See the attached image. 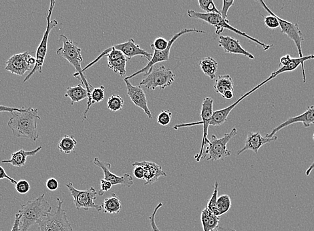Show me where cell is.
I'll return each mask as SVG.
<instances>
[{
    "label": "cell",
    "instance_id": "cell-1",
    "mask_svg": "<svg viewBox=\"0 0 314 231\" xmlns=\"http://www.w3.org/2000/svg\"><path fill=\"white\" fill-rule=\"evenodd\" d=\"M8 121V126L11 129L13 135L19 138H25L37 141L39 139L38 131V110L29 107L21 111H14Z\"/></svg>",
    "mask_w": 314,
    "mask_h": 231
},
{
    "label": "cell",
    "instance_id": "cell-2",
    "mask_svg": "<svg viewBox=\"0 0 314 231\" xmlns=\"http://www.w3.org/2000/svg\"><path fill=\"white\" fill-rule=\"evenodd\" d=\"M52 207L45 199V194H42L34 199L28 201L25 204L21 205L20 231H27L38 220L51 213Z\"/></svg>",
    "mask_w": 314,
    "mask_h": 231
},
{
    "label": "cell",
    "instance_id": "cell-3",
    "mask_svg": "<svg viewBox=\"0 0 314 231\" xmlns=\"http://www.w3.org/2000/svg\"><path fill=\"white\" fill-rule=\"evenodd\" d=\"M59 42L62 43L63 46L59 48L56 51V54L61 58L67 59L68 61L76 70L75 73L73 74L74 77L78 78L82 82V84L86 87V90L88 93V98L90 99L91 92L94 88L92 85L89 84L87 81L86 77L82 72L81 63L83 61L81 52L82 49L79 48L76 43H74L72 40L68 39L67 36L65 35H60L59 37Z\"/></svg>",
    "mask_w": 314,
    "mask_h": 231
},
{
    "label": "cell",
    "instance_id": "cell-4",
    "mask_svg": "<svg viewBox=\"0 0 314 231\" xmlns=\"http://www.w3.org/2000/svg\"><path fill=\"white\" fill-rule=\"evenodd\" d=\"M187 15L190 18L204 21L208 24L215 27L216 28L215 33L217 35H220L224 31V29H228V30L233 31V32L236 33L237 35L247 38V39L254 42V43L258 44V45L262 47L264 51L268 50L269 49L273 46V44L268 45V44L263 43V42L259 41L258 40L252 37V36L247 34V33L235 28V27H233L232 25L230 24V21L224 20L220 14H213V13L207 14V13L198 12L195 11V10H189Z\"/></svg>",
    "mask_w": 314,
    "mask_h": 231
},
{
    "label": "cell",
    "instance_id": "cell-5",
    "mask_svg": "<svg viewBox=\"0 0 314 231\" xmlns=\"http://www.w3.org/2000/svg\"><path fill=\"white\" fill-rule=\"evenodd\" d=\"M58 206L54 213H49L38 220V231H74L68 219L67 212L62 208L64 201L57 198Z\"/></svg>",
    "mask_w": 314,
    "mask_h": 231
},
{
    "label": "cell",
    "instance_id": "cell-6",
    "mask_svg": "<svg viewBox=\"0 0 314 231\" xmlns=\"http://www.w3.org/2000/svg\"><path fill=\"white\" fill-rule=\"evenodd\" d=\"M175 80V74L171 69L167 68L163 65H154L139 83V86H144L148 90L152 91L157 88L165 90L167 87L171 86Z\"/></svg>",
    "mask_w": 314,
    "mask_h": 231
},
{
    "label": "cell",
    "instance_id": "cell-7",
    "mask_svg": "<svg viewBox=\"0 0 314 231\" xmlns=\"http://www.w3.org/2000/svg\"><path fill=\"white\" fill-rule=\"evenodd\" d=\"M56 4L55 0H52L50 2V7H49L47 10V16H46V20H47V26L45 32L42 37V41L40 42L39 46L38 47L37 53H36V60H37V63H36L35 67L31 70L28 75H27L25 78L24 83L28 81L30 79L32 76L36 73V72H39L42 73V68H43V65L44 61H45L46 54H47L48 51V40L49 35H50V31L52 29H54L57 25L58 24V22L56 20H51V17L53 12V10Z\"/></svg>",
    "mask_w": 314,
    "mask_h": 231
},
{
    "label": "cell",
    "instance_id": "cell-8",
    "mask_svg": "<svg viewBox=\"0 0 314 231\" xmlns=\"http://www.w3.org/2000/svg\"><path fill=\"white\" fill-rule=\"evenodd\" d=\"M237 130L236 128L231 129L230 133H226L222 138H217V136L213 135L210 140L209 145L203 152L201 161L204 160L208 156L207 161L224 160L225 159L230 156L231 150L228 149L227 145L231 139L236 136Z\"/></svg>",
    "mask_w": 314,
    "mask_h": 231
},
{
    "label": "cell",
    "instance_id": "cell-9",
    "mask_svg": "<svg viewBox=\"0 0 314 231\" xmlns=\"http://www.w3.org/2000/svg\"><path fill=\"white\" fill-rule=\"evenodd\" d=\"M213 99L211 97H205L203 99L202 105H201V117L202 120L199 122L186 123V124H181L176 125L174 126V129L177 130L179 128L182 127H189L195 126H199V125H203V133L202 144L200 152L199 153L195 155L194 159L197 162H201L203 152H204V147L206 144L210 143V140L208 139V129H209V123L211 121V117L213 113Z\"/></svg>",
    "mask_w": 314,
    "mask_h": 231
},
{
    "label": "cell",
    "instance_id": "cell-10",
    "mask_svg": "<svg viewBox=\"0 0 314 231\" xmlns=\"http://www.w3.org/2000/svg\"><path fill=\"white\" fill-rule=\"evenodd\" d=\"M68 189L73 197L74 205L76 209H83L88 211L89 209H96L98 212L103 211L101 205H97L95 203L98 196V192L94 187H90L87 190H78L74 187L73 183L67 184Z\"/></svg>",
    "mask_w": 314,
    "mask_h": 231
},
{
    "label": "cell",
    "instance_id": "cell-11",
    "mask_svg": "<svg viewBox=\"0 0 314 231\" xmlns=\"http://www.w3.org/2000/svg\"><path fill=\"white\" fill-rule=\"evenodd\" d=\"M205 33V31L200 30V29H197L196 28H190V29H183L179 32L175 33L173 36L171 40L169 41V46L167 47L166 50L164 51H157L154 50V54H152V58L151 60L148 62V64L146 65L144 68L139 70V71H136L135 73L132 74V75L127 76L125 77L127 80H130L132 79L135 76L139 75V74L145 73H147L148 71L151 67L155 65L156 63L163 62V61H168L169 59L170 53H171V50L173 44L175 43L176 40L179 39L182 35L186 34L189 33Z\"/></svg>",
    "mask_w": 314,
    "mask_h": 231
},
{
    "label": "cell",
    "instance_id": "cell-12",
    "mask_svg": "<svg viewBox=\"0 0 314 231\" xmlns=\"http://www.w3.org/2000/svg\"><path fill=\"white\" fill-rule=\"evenodd\" d=\"M275 78L274 75H271L267 80L261 83L260 84L258 85L256 87H255V88L252 89V90H250L249 92L246 93L245 94L242 95L240 98L237 99L232 105L226 108H224V109L213 111V115H212L211 121H210L209 126L217 127L224 125L225 123H226L227 121H228V118L229 115H230L231 112L233 111V109H234L239 103H241L246 97L249 96L252 93L256 92L259 88H262V87L264 86L265 84H266L267 82L270 81V80H273V78Z\"/></svg>",
    "mask_w": 314,
    "mask_h": 231
},
{
    "label": "cell",
    "instance_id": "cell-13",
    "mask_svg": "<svg viewBox=\"0 0 314 231\" xmlns=\"http://www.w3.org/2000/svg\"><path fill=\"white\" fill-rule=\"evenodd\" d=\"M94 164L99 167L103 171L104 179L107 180L112 184V186L118 185L131 187L134 185L133 178L129 173H124L122 176H118L110 171L111 164L110 163L101 162L99 158L94 160Z\"/></svg>",
    "mask_w": 314,
    "mask_h": 231
},
{
    "label": "cell",
    "instance_id": "cell-14",
    "mask_svg": "<svg viewBox=\"0 0 314 231\" xmlns=\"http://www.w3.org/2000/svg\"><path fill=\"white\" fill-rule=\"evenodd\" d=\"M276 17L279 23L280 28H281V33L287 35L288 37L294 42L295 45L298 49L299 56H300V58H303L302 44V42L304 41V38L303 37L300 27H299L298 23L288 22V21L279 18L277 15Z\"/></svg>",
    "mask_w": 314,
    "mask_h": 231
},
{
    "label": "cell",
    "instance_id": "cell-15",
    "mask_svg": "<svg viewBox=\"0 0 314 231\" xmlns=\"http://www.w3.org/2000/svg\"><path fill=\"white\" fill-rule=\"evenodd\" d=\"M124 82L126 84L127 94L134 104L143 109L148 118L152 119L151 111L148 107L147 98L141 87L133 86L130 80H127V78H124Z\"/></svg>",
    "mask_w": 314,
    "mask_h": 231
},
{
    "label": "cell",
    "instance_id": "cell-16",
    "mask_svg": "<svg viewBox=\"0 0 314 231\" xmlns=\"http://www.w3.org/2000/svg\"><path fill=\"white\" fill-rule=\"evenodd\" d=\"M30 56L28 52H25L22 54H15L6 62V71L19 76L24 75L27 71H30L33 67L28 64L27 59Z\"/></svg>",
    "mask_w": 314,
    "mask_h": 231
},
{
    "label": "cell",
    "instance_id": "cell-17",
    "mask_svg": "<svg viewBox=\"0 0 314 231\" xmlns=\"http://www.w3.org/2000/svg\"><path fill=\"white\" fill-rule=\"evenodd\" d=\"M296 123H302L305 128L310 127L311 124L314 125V106L311 105L307 107L306 111L300 115L293 117L288 119L286 122L281 123L279 126L275 127L271 133L266 135V137H272L276 135L278 131L281 130L282 129L286 128V127L291 126V125L296 124Z\"/></svg>",
    "mask_w": 314,
    "mask_h": 231
},
{
    "label": "cell",
    "instance_id": "cell-18",
    "mask_svg": "<svg viewBox=\"0 0 314 231\" xmlns=\"http://www.w3.org/2000/svg\"><path fill=\"white\" fill-rule=\"evenodd\" d=\"M276 135L272 137H263L260 132H249L246 137L245 145L237 152L239 156L245 150H250L254 151L256 155L258 153V150L260 148L267 143L277 141Z\"/></svg>",
    "mask_w": 314,
    "mask_h": 231
},
{
    "label": "cell",
    "instance_id": "cell-19",
    "mask_svg": "<svg viewBox=\"0 0 314 231\" xmlns=\"http://www.w3.org/2000/svg\"><path fill=\"white\" fill-rule=\"evenodd\" d=\"M218 46L222 48L227 54L243 55L249 59H254L255 57L245 50L241 46L240 42L231 36L220 35Z\"/></svg>",
    "mask_w": 314,
    "mask_h": 231
},
{
    "label": "cell",
    "instance_id": "cell-20",
    "mask_svg": "<svg viewBox=\"0 0 314 231\" xmlns=\"http://www.w3.org/2000/svg\"><path fill=\"white\" fill-rule=\"evenodd\" d=\"M140 165L143 167L145 170V177L144 180L145 181V185H152L156 183L159 178L161 177H167V173L163 170L161 165L151 162H138L134 163L133 166Z\"/></svg>",
    "mask_w": 314,
    "mask_h": 231
},
{
    "label": "cell",
    "instance_id": "cell-21",
    "mask_svg": "<svg viewBox=\"0 0 314 231\" xmlns=\"http://www.w3.org/2000/svg\"><path fill=\"white\" fill-rule=\"evenodd\" d=\"M112 47L115 50L122 52L127 59H131L134 57L141 56L147 59L148 62H149L152 58V54L142 49L137 44H136L133 39L129 40V41L124 42V43L117 44V45Z\"/></svg>",
    "mask_w": 314,
    "mask_h": 231
},
{
    "label": "cell",
    "instance_id": "cell-22",
    "mask_svg": "<svg viewBox=\"0 0 314 231\" xmlns=\"http://www.w3.org/2000/svg\"><path fill=\"white\" fill-rule=\"evenodd\" d=\"M42 149V146H40L36 149L27 151L24 149H20L18 151L12 153L11 159L8 160L2 161V163H8L11 164L12 166L16 167H24L26 163L27 157L35 156L38 152Z\"/></svg>",
    "mask_w": 314,
    "mask_h": 231
},
{
    "label": "cell",
    "instance_id": "cell-23",
    "mask_svg": "<svg viewBox=\"0 0 314 231\" xmlns=\"http://www.w3.org/2000/svg\"><path fill=\"white\" fill-rule=\"evenodd\" d=\"M311 59H314V55L303 56V58H292L289 64L286 65V66H279V69L273 72L271 75H274L276 78L279 74L285 73V72L294 71V70L298 68V67L302 65L303 83H305L306 82V75H305V67L303 63L306 61L311 60Z\"/></svg>",
    "mask_w": 314,
    "mask_h": 231
},
{
    "label": "cell",
    "instance_id": "cell-24",
    "mask_svg": "<svg viewBox=\"0 0 314 231\" xmlns=\"http://www.w3.org/2000/svg\"><path fill=\"white\" fill-rule=\"evenodd\" d=\"M201 221L203 231H212L218 227L220 217L215 215L206 207L201 212Z\"/></svg>",
    "mask_w": 314,
    "mask_h": 231
},
{
    "label": "cell",
    "instance_id": "cell-25",
    "mask_svg": "<svg viewBox=\"0 0 314 231\" xmlns=\"http://www.w3.org/2000/svg\"><path fill=\"white\" fill-rule=\"evenodd\" d=\"M102 210L105 213L117 215L122 209V203L116 194L112 192L111 196L107 197L101 205Z\"/></svg>",
    "mask_w": 314,
    "mask_h": 231
},
{
    "label": "cell",
    "instance_id": "cell-26",
    "mask_svg": "<svg viewBox=\"0 0 314 231\" xmlns=\"http://www.w3.org/2000/svg\"><path fill=\"white\" fill-rule=\"evenodd\" d=\"M65 96L71 98V105H73L74 103H78L88 98V93L86 89L84 88L83 85L80 84L77 86L68 88Z\"/></svg>",
    "mask_w": 314,
    "mask_h": 231
},
{
    "label": "cell",
    "instance_id": "cell-27",
    "mask_svg": "<svg viewBox=\"0 0 314 231\" xmlns=\"http://www.w3.org/2000/svg\"><path fill=\"white\" fill-rule=\"evenodd\" d=\"M199 65L205 75L208 76L211 80L215 79L218 69V63L215 59L207 57L201 59Z\"/></svg>",
    "mask_w": 314,
    "mask_h": 231
},
{
    "label": "cell",
    "instance_id": "cell-28",
    "mask_svg": "<svg viewBox=\"0 0 314 231\" xmlns=\"http://www.w3.org/2000/svg\"><path fill=\"white\" fill-rule=\"evenodd\" d=\"M214 89H215V92L222 95V96L227 91L233 92L234 88H233L232 78L230 75L218 76L215 80Z\"/></svg>",
    "mask_w": 314,
    "mask_h": 231
},
{
    "label": "cell",
    "instance_id": "cell-29",
    "mask_svg": "<svg viewBox=\"0 0 314 231\" xmlns=\"http://www.w3.org/2000/svg\"><path fill=\"white\" fill-rule=\"evenodd\" d=\"M127 58L125 56L114 59H107L108 66L114 72L120 76H124L127 74Z\"/></svg>",
    "mask_w": 314,
    "mask_h": 231
},
{
    "label": "cell",
    "instance_id": "cell-30",
    "mask_svg": "<svg viewBox=\"0 0 314 231\" xmlns=\"http://www.w3.org/2000/svg\"><path fill=\"white\" fill-rule=\"evenodd\" d=\"M105 97V88L103 86L99 87V88H94L91 92L90 99L88 100V107L85 110L84 120L86 119V114L88 113L91 106L94 105L95 103L101 102L104 100Z\"/></svg>",
    "mask_w": 314,
    "mask_h": 231
},
{
    "label": "cell",
    "instance_id": "cell-31",
    "mask_svg": "<svg viewBox=\"0 0 314 231\" xmlns=\"http://www.w3.org/2000/svg\"><path fill=\"white\" fill-rule=\"evenodd\" d=\"M77 141L73 135H65L59 141L58 149L65 154H71L76 149Z\"/></svg>",
    "mask_w": 314,
    "mask_h": 231
},
{
    "label": "cell",
    "instance_id": "cell-32",
    "mask_svg": "<svg viewBox=\"0 0 314 231\" xmlns=\"http://www.w3.org/2000/svg\"><path fill=\"white\" fill-rule=\"evenodd\" d=\"M260 3L262 4V7L264 8L265 10L267 11L269 14V16H265L264 15L261 14V16L264 19L265 25L267 28L274 29L279 27V23L278 22V20L276 17V14H274L268 7H267L266 3L264 1H260Z\"/></svg>",
    "mask_w": 314,
    "mask_h": 231
},
{
    "label": "cell",
    "instance_id": "cell-33",
    "mask_svg": "<svg viewBox=\"0 0 314 231\" xmlns=\"http://www.w3.org/2000/svg\"><path fill=\"white\" fill-rule=\"evenodd\" d=\"M231 207V200L228 195H223L218 197L217 201V209L218 216L224 215L228 213Z\"/></svg>",
    "mask_w": 314,
    "mask_h": 231
},
{
    "label": "cell",
    "instance_id": "cell-34",
    "mask_svg": "<svg viewBox=\"0 0 314 231\" xmlns=\"http://www.w3.org/2000/svg\"><path fill=\"white\" fill-rule=\"evenodd\" d=\"M124 99L118 95H112L107 101L108 109L112 112H117L124 107Z\"/></svg>",
    "mask_w": 314,
    "mask_h": 231
},
{
    "label": "cell",
    "instance_id": "cell-35",
    "mask_svg": "<svg viewBox=\"0 0 314 231\" xmlns=\"http://www.w3.org/2000/svg\"><path fill=\"white\" fill-rule=\"evenodd\" d=\"M218 183L217 181H215V186H214V190L213 194H212L211 198L208 201L207 208L212 212L215 215L218 216V211L217 209V201L218 199Z\"/></svg>",
    "mask_w": 314,
    "mask_h": 231
},
{
    "label": "cell",
    "instance_id": "cell-36",
    "mask_svg": "<svg viewBox=\"0 0 314 231\" xmlns=\"http://www.w3.org/2000/svg\"><path fill=\"white\" fill-rule=\"evenodd\" d=\"M198 3L199 8L203 11H205V13H207V14L213 13V14L221 15L219 10L216 8L214 2L212 1V0H199Z\"/></svg>",
    "mask_w": 314,
    "mask_h": 231
},
{
    "label": "cell",
    "instance_id": "cell-37",
    "mask_svg": "<svg viewBox=\"0 0 314 231\" xmlns=\"http://www.w3.org/2000/svg\"><path fill=\"white\" fill-rule=\"evenodd\" d=\"M172 119V113L169 110H163L157 117V123L162 126H167L171 122Z\"/></svg>",
    "mask_w": 314,
    "mask_h": 231
},
{
    "label": "cell",
    "instance_id": "cell-38",
    "mask_svg": "<svg viewBox=\"0 0 314 231\" xmlns=\"http://www.w3.org/2000/svg\"><path fill=\"white\" fill-rule=\"evenodd\" d=\"M169 46V42L164 37H156L153 43L150 45L152 50L164 51Z\"/></svg>",
    "mask_w": 314,
    "mask_h": 231
},
{
    "label": "cell",
    "instance_id": "cell-39",
    "mask_svg": "<svg viewBox=\"0 0 314 231\" xmlns=\"http://www.w3.org/2000/svg\"><path fill=\"white\" fill-rule=\"evenodd\" d=\"M15 188H16L18 194L24 195L26 194L30 190V185H29L28 181H27L26 180L22 179L17 182V183L15 185Z\"/></svg>",
    "mask_w": 314,
    "mask_h": 231
},
{
    "label": "cell",
    "instance_id": "cell-40",
    "mask_svg": "<svg viewBox=\"0 0 314 231\" xmlns=\"http://www.w3.org/2000/svg\"><path fill=\"white\" fill-rule=\"evenodd\" d=\"M163 207V203H159L158 205H156V207L154 209L153 213L150 215L148 219H149L150 226H151L152 231H161L159 229L158 226L156 225L155 218L157 212H158L159 209Z\"/></svg>",
    "mask_w": 314,
    "mask_h": 231
},
{
    "label": "cell",
    "instance_id": "cell-41",
    "mask_svg": "<svg viewBox=\"0 0 314 231\" xmlns=\"http://www.w3.org/2000/svg\"><path fill=\"white\" fill-rule=\"evenodd\" d=\"M234 4V1H223V7L222 10H221V16H222L223 19L225 20H228V13L229 10L230 9L231 6H233Z\"/></svg>",
    "mask_w": 314,
    "mask_h": 231
},
{
    "label": "cell",
    "instance_id": "cell-42",
    "mask_svg": "<svg viewBox=\"0 0 314 231\" xmlns=\"http://www.w3.org/2000/svg\"><path fill=\"white\" fill-rule=\"evenodd\" d=\"M112 186V185L109 181H108L107 180L104 179H101V189H100L99 192H98V195H99V196H104L105 192L109 191V190L111 189Z\"/></svg>",
    "mask_w": 314,
    "mask_h": 231
},
{
    "label": "cell",
    "instance_id": "cell-43",
    "mask_svg": "<svg viewBox=\"0 0 314 231\" xmlns=\"http://www.w3.org/2000/svg\"><path fill=\"white\" fill-rule=\"evenodd\" d=\"M46 186L49 190L54 191L59 187V182L55 178H50L46 181Z\"/></svg>",
    "mask_w": 314,
    "mask_h": 231
},
{
    "label": "cell",
    "instance_id": "cell-44",
    "mask_svg": "<svg viewBox=\"0 0 314 231\" xmlns=\"http://www.w3.org/2000/svg\"><path fill=\"white\" fill-rule=\"evenodd\" d=\"M133 175L138 179H144L145 177V170L143 167L140 165L134 166Z\"/></svg>",
    "mask_w": 314,
    "mask_h": 231
},
{
    "label": "cell",
    "instance_id": "cell-45",
    "mask_svg": "<svg viewBox=\"0 0 314 231\" xmlns=\"http://www.w3.org/2000/svg\"><path fill=\"white\" fill-rule=\"evenodd\" d=\"M4 179H8V181L11 182L12 184H14V185H16L17 182H18L16 181V180L12 179V177H10V176L6 173L5 169H4L2 166H0V180Z\"/></svg>",
    "mask_w": 314,
    "mask_h": 231
},
{
    "label": "cell",
    "instance_id": "cell-46",
    "mask_svg": "<svg viewBox=\"0 0 314 231\" xmlns=\"http://www.w3.org/2000/svg\"><path fill=\"white\" fill-rule=\"evenodd\" d=\"M21 218V213L18 211V213L15 215V220L13 224L11 231H20V220Z\"/></svg>",
    "mask_w": 314,
    "mask_h": 231
},
{
    "label": "cell",
    "instance_id": "cell-47",
    "mask_svg": "<svg viewBox=\"0 0 314 231\" xmlns=\"http://www.w3.org/2000/svg\"><path fill=\"white\" fill-rule=\"evenodd\" d=\"M292 59L290 54L281 57L280 58L279 66H286V65L289 64L290 61H292Z\"/></svg>",
    "mask_w": 314,
    "mask_h": 231
},
{
    "label": "cell",
    "instance_id": "cell-48",
    "mask_svg": "<svg viewBox=\"0 0 314 231\" xmlns=\"http://www.w3.org/2000/svg\"><path fill=\"white\" fill-rule=\"evenodd\" d=\"M233 96H234V94H233V92H231V91H227V92H225L224 95H222V97L226 99H232Z\"/></svg>",
    "mask_w": 314,
    "mask_h": 231
},
{
    "label": "cell",
    "instance_id": "cell-49",
    "mask_svg": "<svg viewBox=\"0 0 314 231\" xmlns=\"http://www.w3.org/2000/svg\"><path fill=\"white\" fill-rule=\"evenodd\" d=\"M27 63H28V64L31 65L32 67H35L36 63H37L36 58H34V57L30 55L28 59H27Z\"/></svg>",
    "mask_w": 314,
    "mask_h": 231
},
{
    "label": "cell",
    "instance_id": "cell-50",
    "mask_svg": "<svg viewBox=\"0 0 314 231\" xmlns=\"http://www.w3.org/2000/svg\"><path fill=\"white\" fill-rule=\"evenodd\" d=\"M313 169H314V161H313V162L311 163V165H310V166H309V168L307 169L306 172H305V175L309 176L311 173L312 172V171H313Z\"/></svg>",
    "mask_w": 314,
    "mask_h": 231
},
{
    "label": "cell",
    "instance_id": "cell-51",
    "mask_svg": "<svg viewBox=\"0 0 314 231\" xmlns=\"http://www.w3.org/2000/svg\"><path fill=\"white\" fill-rule=\"evenodd\" d=\"M218 228L220 231H237L234 229H231V228L222 227V226H218Z\"/></svg>",
    "mask_w": 314,
    "mask_h": 231
},
{
    "label": "cell",
    "instance_id": "cell-52",
    "mask_svg": "<svg viewBox=\"0 0 314 231\" xmlns=\"http://www.w3.org/2000/svg\"><path fill=\"white\" fill-rule=\"evenodd\" d=\"M212 231H220V230H218V227H217V228H215V229H214V230H212Z\"/></svg>",
    "mask_w": 314,
    "mask_h": 231
},
{
    "label": "cell",
    "instance_id": "cell-53",
    "mask_svg": "<svg viewBox=\"0 0 314 231\" xmlns=\"http://www.w3.org/2000/svg\"><path fill=\"white\" fill-rule=\"evenodd\" d=\"M313 141H314V133H313Z\"/></svg>",
    "mask_w": 314,
    "mask_h": 231
},
{
    "label": "cell",
    "instance_id": "cell-54",
    "mask_svg": "<svg viewBox=\"0 0 314 231\" xmlns=\"http://www.w3.org/2000/svg\"><path fill=\"white\" fill-rule=\"evenodd\" d=\"M0 231H3V230H0Z\"/></svg>",
    "mask_w": 314,
    "mask_h": 231
}]
</instances>
